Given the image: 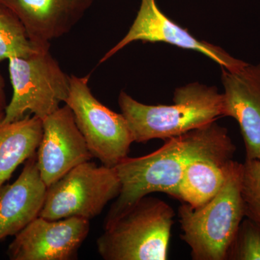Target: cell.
Masks as SVG:
<instances>
[{
	"label": "cell",
	"mask_w": 260,
	"mask_h": 260,
	"mask_svg": "<svg viewBox=\"0 0 260 260\" xmlns=\"http://www.w3.org/2000/svg\"><path fill=\"white\" fill-rule=\"evenodd\" d=\"M236 150L226 128L215 121L166 140L160 148L144 156L126 157L115 167L120 192L106 217L104 226L151 193L162 192L175 198L183 174L194 159Z\"/></svg>",
	"instance_id": "obj_1"
},
{
	"label": "cell",
	"mask_w": 260,
	"mask_h": 260,
	"mask_svg": "<svg viewBox=\"0 0 260 260\" xmlns=\"http://www.w3.org/2000/svg\"><path fill=\"white\" fill-rule=\"evenodd\" d=\"M119 105L135 143L170 139L216 121L223 116V96L215 86L195 82L176 89L171 105H147L125 92Z\"/></svg>",
	"instance_id": "obj_2"
},
{
	"label": "cell",
	"mask_w": 260,
	"mask_h": 260,
	"mask_svg": "<svg viewBox=\"0 0 260 260\" xmlns=\"http://www.w3.org/2000/svg\"><path fill=\"white\" fill-rule=\"evenodd\" d=\"M242 164L233 160L218 194L199 208L182 203L178 209L181 240L193 260H225L245 217L241 186Z\"/></svg>",
	"instance_id": "obj_3"
},
{
	"label": "cell",
	"mask_w": 260,
	"mask_h": 260,
	"mask_svg": "<svg viewBox=\"0 0 260 260\" xmlns=\"http://www.w3.org/2000/svg\"><path fill=\"white\" fill-rule=\"evenodd\" d=\"M175 211L164 200L145 196L97 239L106 260H167Z\"/></svg>",
	"instance_id": "obj_4"
},
{
	"label": "cell",
	"mask_w": 260,
	"mask_h": 260,
	"mask_svg": "<svg viewBox=\"0 0 260 260\" xmlns=\"http://www.w3.org/2000/svg\"><path fill=\"white\" fill-rule=\"evenodd\" d=\"M49 47L28 57L9 59L13 97L5 109L3 120L12 122L26 113L41 119L56 112L66 102L70 91V77L49 52Z\"/></svg>",
	"instance_id": "obj_5"
},
{
	"label": "cell",
	"mask_w": 260,
	"mask_h": 260,
	"mask_svg": "<svg viewBox=\"0 0 260 260\" xmlns=\"http://www.w3.org/2000/svg\"><path fill=\"white\" fill-rule=\"evenodd\" d=\"M121 182L115 167L83 162L47 188L39 216L48 220L71 217L94 218L119 194Z\"/></svg>",
	"instance_id": "obj_6"
},
{
	"label": "cell",
	"mask_w": 260,
	"mask_h": 260,
	"mask_svg": "<svg viewBox=\"0 0 260 260\" xmlns=\"http://www.w3.org/2000/svg\"><path fill=\"white\" fill-rule=\"evenodd\" d=\"M88 80L89 75L70 77L69 95L65 104L74 114L93 158L106 167H115L128 156L134 139L123 114L113 112L95 99Z\"/></svg>",
	"instance_id": "obj_7"
},
{
	"label": "cell",
	"mask_w": 260,
	"mask_h": 260,
	"mask_svg": "<svg viewBox=\"0 0 260 260\" xmlns=\"http://www.w3.org/2000/svg\"><path fill=\"white\" fill-rule=\"evenodd\" d=\"M137 41L167 43L181 49L198 51L229 72L239 71L248 64L230 55L221 47L198 40L186 29L168 18L159 9L155 0H141L140 9L129 31L103 56L100 63L108 60L126 46Z\"/></svg>",
	"instance_id": "obj_8"
},
{
	"label": "cell",
	"mask_w": 260,
	"mask_h": 260,
	"mask_svg": "<svg viewBox=\"0 0 260 260\" xmlns=\"http://www.w3.org/2000/svg\"><path fill=\"white\" fill-rule=\"evenodd\" d=\"M90 231L88 219L71 217L51 220L39 216L15 235L8 249L12 260H70Z\"/></svg>",
	"instance_id": "obj_9"
},
{
	"label": "cell",
	"mask_w": 260,
	"mask_h": 260,
	"mask_svg": "<svg viewBox=\"0 0 260 260\" xmlns=\"http://www.w3.org/2000/svg\"><path fill=\"white\" fill-rule=\"evenodd\" d=\"M43 136L37 152L39 172L47 187L72 169L93 158L68 105L43 119Z\"/></svg>",
	"instance_id": "obj_10"
},
{
	"label": "cell",
	"mask_w": 260,
	"mask_h": 260,
	"mask_svg": "<svg viewBox=\"0 0 260 260\" xmlns=\"http://www.w3.org/2000/svg\"><path fill=\"white\" fill-rule=\"evenodd\" d=\"M223 116L240 126L246 159H260V64L236 72L222 69Z\"/></svg>",
	"instance_id": "obj_11"
},
{
	"label": "cell",
	"mask_w": 260,
	"mask_h": 260,
	"mask_svg": "<svg viewBox=\"0 0 260 260\" xmlns=\"http://www.w3.org/2000/svg\"><path fill=\"white\" fill-rule=\"evenodd\" d=\"M94 0H0L23 24L39 47L62 37L81 20Z\"/></svg>",
	"instance_id": "obj_12"
},
{
	"label": "cell",
	"mask_w": 260,
	"mask_h": 260,
	"mask_svg": "<svg viewBox=\"0 0 260 260\" xmlns=\"http://www.w3.org/2000/svg\"><path fill=\"white\" fill-rule=\"evenodd\" d=\"M47 188L36 153L26 160L16 181L0 188V241L16 235L39 216Z\"/></svg>",
	"instance_id": "obj_13"
},
{
	"label": "cell",
	"mask_w": 260,
	"mask_h": 260,
	"mask_svg": "<svg viewBox=\"0 0 260 260\" xmlns=\"http://www.w3.org/2000/svg\"><path fill=\"white\" fill-rule=\"evenodd\" d=\"M235 152H219L189 162L178 186L175 199L193 208H199L210 201L225 184Z\"/></svg>",
	"instance_id": "obj_14"
},
{
	"label": "cell",
	"mask_w": 260,
	"mask_h": 260,
	"mask_svg": "<svg viewBox=\"0 0 260 260\" xmlns=\"http://www.w3.org/2000/svg\"><path fill=\"white\" fill-rule=\"evenodd\" d=\"M0 112V188L25 160L37 153L43 136V121L26 114L22 119L5 122Z\"/></svg>",
	"instance_id": "obj_15"
},
{
	"label": "cell",
	"mask_w": 260,
	"mask_h": 260,
	"mask_svg": "<svg viewBox=\"0 0 260 260\" xmlns=\"http://www.w3.org/2000/svg\"><path fill=\"white\" fill-rule=\"evenodd\" d=\"M34 44L23 24L0 3V62L11 58L28 57L42 48Z\"/></svg>",
	"instance_id": "obj_16"
},
{
	"label": "cell",
	"mask_w": 260,
	"mask_h": 260,
	"mask_svg": "<svg viewBox=\"0 0 260 260\" xmlns=\"http://www.w3.org/2000/svg\"><path fill=\"white\" fill-rule=\"evenodd\" d=\"M225 260H260V225L242 220L228 250Z\"/></svg>",
	"instance_id": "obj_17"
},
{
	"label": "cell",
	"mask_w": 260,
	"mask_h": 260,
	"mask_svg": "<svg viewBox=\"0 0 260 260\" xmlns=\"http://www.w3.org/2000/svg\"><path fill=\"white\" fill-rule=\"evenodd\" d=\"M241 193L246 218L260 225V159L242 164Z\"/></svg>",
	"instance_id": "obj_18"
},
{
	"label": "cell",
	"mask_w": 260,
	"mask_h": 260,
	"mask_svg": "<svg viewBox=\"0 0 260 260\" xmlns=\"http://www.w3.org/2000/svg\"><path fill=\"white\" fill-rule=\"evenodd\" d=\"M7 105L5 104V82L0 73V112H5Z\"/></svg>",
	"instance_id": "obj_19"
}]
</instances>
